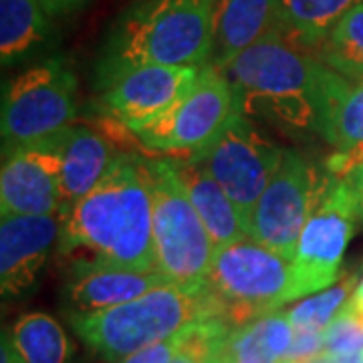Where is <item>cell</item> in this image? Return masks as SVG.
<instances>
[{
    "mask_svg": "<svg viewBox=\"0 0 363 363\" xmlns=\"http://www.w3.org/2000/svg\"><path fill=\"white\" fill-rule=\"evenodd\" d=\"M0 359H2V363H23L6 333H2V357Z\"/></svg>",
    "mask_w": 363,
    "mask_h": 363,
    "instance_id": "cell-30",
    "label": "cell"
},
{
    "mask_svg": "<svg viewBox=\"0 0 363 363\" xmlns=\"http://www.w3.org/2000/svg\"><path fill=\"white\" fill-rule=\"evenodd\" d=\"M214 0H140L111 25L97 87L135 67H204L212 61Z\"/></svg>",
    "mask_w": 363,
    "mask_h": 363,
    "instance_id": "cell-2",
    "label": "cell"
},
{
    "mask_svg": "<svg viewBox=\"0 0 363 363\" xmlns=\"http://www.w3.org/2000/svg\"><path fill=\"white\" fill-rule=\"evenodd\" d=\"M295 329L285 311H272L234 329L226 341L228 363H283L293 345Z\"/></svg>",
    "mask_w": 363,
    "mask_h": 363,
    "instance_id": "cell-22",
    "label": "cell"
},
{
    "mask_svg": "<svg viewBox=\"0 0 363 363\" xmlns=\"http://www.w3.org/2000/svg\"><path fill=\"white\" fill-rule=\"evenodd\" d=\"M323 67L311 51L293 45L277 30L236 55L220 71L233 83L236 95L260 99L309 97L315 105Z\"/></svg>",
    "mask_w": 363,
    "mask_h": 363,
    "instance_id": "cell-11",
    "label": "cell"
},
{
    "mask_svg": "<svg viewBox=\"0 0 363 363\" xmlns=\"http://www.w3.org/2000/svg\"><path fill=\"white\" fill-rule=\"evenodd\" d=\"M355 286H357V277L351 272V274H343L333 286L298 301L293 309L285 311L293 329L295 331H325L337 317L339 311L347 305Z\"/></svg>",
    "mask_w": 363,
    "mask_h": 363,
    "instance_id": "cell-25",
    "label": "cell"
},
{
    "mask_svg": "<svg viewBox=\"0 0 363 363\" xmlns=\"http://www.w3.org/2000/svg\"><path fill=\"white\" fill-rule=\"evenodd\" d=\"M51 45V16L39 0H0V61L4 69L39 59Z\"/></svg>",
    "mask_w": 363,
    "mask_h": 363,
    "instance_id": "cell-20",
    "label": "cell"
},
{
    "mask_svg": "<svg viewBox=\"0 0 363 363\" xmlns=\"http://www.w3.org/2000/svg\"><path fill=\"white\" fill-rule=\"evenodd\" d=\"M307 363H331L325 355H321V357H315V359H311V362H307Z\"/></svg>",
    "mask_w": 363,
    "mask_h": 363,
    "instance_id": "cell-32",
    "label": "cell"
},
{
    "mask_svg": "<svg viewBox=\"0 0 363 363\" xmlns=\"http://www.w3.org/2000/svg\"><path fill=\"white\" fill-rule=\"evenodd\" d=\"M315 107L317 133L325 142L337 152L363 150V81H351L325 65Z\"/></svg>",
    "mask_w": 363,
    "mask_h": 363,
    "instance_id": "cell-17",
    "label": "cell"
},
{
    "mask_svg": "<svg viewBox=\"0 0 363 363\" xmlns=\"http://www.w3.org/2000/svg\"><path fill=\"white\" fill-rule=\"evenodd\" d=\"M184 190L202 218L214 248L228 247L248 238L247 226L228 194L194 156H169Z\"/></svg>",
    "mask_w": 363,
    "mask_h": 363,
    "instance_id": "cell-18",
    "label": "cell"
},
{
    "mask_svg": "<svg viewBox=\"0 0 363 363\" xmlns=\"http://www.w3.org/2000/svg\"><path fill=\"white\" fill-rule=\"evenodd\" d=\"M291 262L252 238L216 248L204 295L230 329L291 303Z\"/></svg>",
    "mask_w": 363,
    "mask_h": 363,
    "instance_id": "cell-5",
    "label": "cell"
},
{
    "mask_svg": "<svg viewBox=\"0 0 363 363\" xmlns=\"http://www.w3.org/2000/svg\"><path fill=\"white\" fill-rule=\"evenodd\" d=\"M279 33L305 51H317L339 18L363 0H274Z\"/></svg>",
    "mask_w": 363,
    "mask_h": 363,
    "instance_id": "cell-21",
    "label": "cell"
},
{
    "mask_svg": "<svg viewBox=\"0 0 363 363\" xmlns=\"http://www.w3.org/2000/svg\"><path fill=\"white\" fill-rule=\"evenodd\" d=\"M152 184V238L157 272L200 295L208 283L214 245L178 178L172 157H147Z\"/></svg>",
    "mask_w": 363,
    "mask_h": 363,
    "instance_id": "cell-4",
    "label": "cell"
},
{
    "mask_svg": "<svg viewBox=\"0 0 363 363\" xmlns=\"http://www.w3.org/2000/svg\"><path fill=\"white\" fill-rule=\"evenodd\" d=\"M77 116V77L65 59L51 57L4 83V150L51 138Z\"/></svg>",
    "mask_w": 363,
    "mask_h": 363,
    "instance_id": "cell-7",
    "label": "cell"
},
{
    "mask_svg": "<svg viewBox=\"0 0 363 363\" xmlns=\"http://www.w3.org/2000/svg\"><path fill=\"white\" fill-rule=\"evenodd\" d=\"M182 341H184V329L174 337L164 339L160 343H154V345H150L145 350L133 353L121 363H172L176 353L180 351Z\"/></svg>",
    "mask_w": 363,
    "mask_h": 363,
    "instance_id": "cell-27",
    "label": "cell"
},
{
    "mask_svg": "<svg viewBox=\"0 0 363 363\" xmlns=\"http://www.w3.org/2000/svg\"><path fill=\"white\" fill-rule=\"evenodd\" d=\"M236 111L233 83L218 67L208 63L178 104L133 131V135L143 147L157 154L194 156L220 135Z\"/></svg>",
    "mask_w": 363,
    "mask_h": 363,
    "instance_id": "cell-8",
    "label": "cell"
},
{
    "mask_svg": "<svg viewBox=\"0 0 363 363\" xmlns=\"http://www.w3.org/2000/svg\"><path fill=\"white\" fill-rule=\"evenodd\" d=\"M285 152L286 147L259 130L248 116L236 111L220 135L194 157L204 164L210 176L233 200L248 233L250 214L281 166Z\"/></svg>",
    "mask_w": 363,
    "mask_h": 363,
    "instance_id": "cell-9",
    "label": "cell"
},
{
    "mask_svg": "<svg viewBox=\"0 0 363 363\" xmlns=\"http://www.w3.org/2000/svg\"><path fill=\"white\" fill-rule=\"evenodd\" d=\"M345 180L350 182L351 188H353V192L357 196V204H359V216L363 218V164L359 168H355L351 172L350 176L345 178Z\"/></svg>",
    "mask_w": 363,
    "mask_h": 363,
    "instance_id": "cell-29",
    "label": "cell"
},
{
    "mask_svg": "<svg viewBox=\"0 0 363 363\" xmlns=\"http://www.w3.org/2000/svg\"><path fill=\"white\" fill-rule=\"evenodd\" d=\"M168 283L160 272L121 267L107 260L79 259L71 264L63 286L67 317L111 309L143 297Z\"/></svg>",
    "mask_w": 363,
    "mask_h": 363,
    "instance_id": "cell-15",
    "label": "cell"
},
{
    "mask_svg": "<svg viewBox=\"0 0 363 363\" xmlns=\"http://www.w3.org/2000/svg\"><path fill=\"white\" fill-rule=\"evenodd\" d=\"M277 30L274 0H214L210 63L222 69L236 55Z\"/></svg>",
    "mask_w": 363,
    "mask_h": 363,
    "instance_id": "cell-16",
    "label": "cell"
},
{
    "mask_svg": "<svg viewBox=\"0 0 363 363\" xmlns=\"http://www.w3.org/2000/svg\"><path fill=\"white\" fill-rule=\"evenodd\" d=\"M63 218L59 214L2 216L0 224V293L14 298L28 293L59 247Z\"/></svg>",
    "mask_w": 363,
    "mask_h": 363,
    "instance_id": "cell-14",
    "label": "cell"
},
{
    "mask_svg": "<svg viewBox=\"0 0 363 363\" xmlns=\"http://www.w3.org/2000/svg\"><path fill=\"white\" fill-rule=\"evenodd\" d=\"M345 307H347V305H345ZM347 309H350V307H347ZM350 311H351V309H350ZM351 313H353V315H355V317L359 319V323L363 325V313H357V311H351Z\"/></svg>",
    "mask_w": 363,
    "mask_h": 363,
    "instance_id": "cell-33",
    "label": "cell"
},
{
    "mask_svg": "<svg viewBox=\"0 0 363 363\" xmlns=\"http://www.w3.org/2000/svg\"><path fill=\"white\" fill-rule=\"evenodd\" d=\"M359 216L357 196L345 178L325 174L311 216L291 260V303L333 286Z\"/></svg>",
    "mask_w": 363,
    "mask_h": 363,
    "instance_id": "cell-6",
    "label": "cell"
},
{
    "mask_svg": "<svg viewBox=\"0 0 363 363\" xmlns=\"http://www.w3.org/2000/svg\"><path fill=\"white\" fill-rule=\"evenodd\" d=\"M117 156L113 140L101 130L89 125L71 128L61 172V218L101 182Z\"/></svg>",
    "mask_w": 363,
    "mask_h": 363,
    "instance_id": "cell-19",
    "label": "cell"
},
{
    "mask_svg": "<svg viewBox=\"0 0 363 363\" xmlns=\"http://www.w3.org/2000/svg\"><path fill=\"white\" fill-rule=\"evenodd\" d=\"M202 67L145 65L125 71L101 89L104 113L133 133L166 113L190 91Z\"/></svg>",
    "mask_w": 363,
    "mask_h": 363,
    "instance_id": "cell-13",
    "label": "cell"
},
{
    "mask_svg": "<svg viewBox=\"0 0 363 363\" xmlns=\"http://www.w3.org/2000/svg\"><path fill=\"white\" fill-rule=\"evenodd\" d=\"M347 307H350L351 311L363 313V279L357 283V286H355L353 295H351V298L347 301Z\"/></svg>",
    "mask_w": 363,
    "mask_h": 363,
    "instance_id": "cell-31",
    "label": "cell"
},
{
    "mask_svg": "<svg viewBox=\"0 0 363 363\" xmlns=\"http://www.w3.org/2000/svg\"><path fill=\"white\" fill-rule=\"evenodd\" d=\"M363 353V325L353 313L343 307L339 315L325 329V353L327 357Z\"/></svg>",
    "mask_w": 363,
    "mask_h": 363,
    "instance_id": "cell-26",
    "label": "cell"
},
{
    "mask_svg": "<svg viewBox=\"0 0 363 363\" xmlns=\"http://www.w3.org/2000/svg\"><path fill=\"white\" fill-rule=\"evenodd\" d=\"M39 2L45 9V13L55 18V16H65V14L75 13L87 0H39Z\"/></svg>",
    "mask_w": 363,
    "mask_h": 363,
    "instance_id": "cell-28",
    "label": "cell"
},
{
    "mask_svg": "<svg viewBox=\"0 0 363 363\" xmlns=\"http://www.w3.org/2000/svg\"><path fill=\"white\" fill-rule=\"evenodd\" d=\"M59 255L154 271L152 184L147 157L119 154L101 182L63 216ZM157 271V269H156Z\"/></svg>",
    "mask_w": 363,
    "mask_h": 363,
    "instance_id": "cell-1",
    "label": "cell"
},
{
    "mask_svg": "<svg viewBox=\"0 0 363 363\" xmlns=\"http://www.w3.org/2000/svg\"><path fill=\"white\" fill-rule=\"evenodd\" d=\"M315 57L339 75L363 81V2L339 18Z\"/></svg>",
    "mask_w": 363,
    "mask_h": 363,
    "instance_id": "cell-24",
    "label": "cell"
},
{
    "mask_svg": "<svg viewBox=\"0 0 363 363\" xmlns=\"http://www.w3.org/2000/svg\"><path fill=\"white\" fill-rule=\"evenodd\" d=\"M71 128L39 142L4 150L0 172L2 216L59 214L61 172Z\"/></svg>",
    "mask_w": 363,
    "mask_h": 363,
    "instance_id": "cell-12",
    "label": "cell"
},
{
    "mask_svg": "<svg viewBox=\"0 0 363 363\" xmlns=\"http://www.w3.org/2000/svg\"><path fill=\"white\" fill-rule=\"evenodd\" d=\"M202 317H216L204 291L192 295L164 283L130 303L67 319L97 357L107 363H121L138 351L178 335L184 327Z\"/></svg>",
    "mask_w": 363,
    "mask_h": 363,
    "instance_id": "cell-3",
    "label": "cell"
},
{
    "mask_svg": "<svg viewBox=\"0 0 363 363\" xmlns=\"http://www.w3.org/2000/svg\"><path fill=\"white\" fill-rule=\"evenodd\" d=\"M23 363H69L71 341L63 325L47 313L21 315L4 331Z\"/></svg>",
    "mask_w": 363,
    "mask_h": 363,
    "instance_id": "cell-23",
    "label": "cell"
},
{
    "mask_svg": "<svg viewBox=\"0 0 363 363\" xmlns=\"http://www.w3.org/2000/svg\"><path fill=\"white\" fill-rule=\"evenodd\" d=\"M323 178L297 150H286L248 220V238L289 262L311 216Z\"/></svg>",
    "mask_w": 363,
    "mask_h": 363,
    "instance_id": "cell-10",
    "label": "cell"
}]
</instances>
